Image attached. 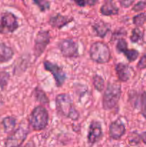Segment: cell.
Instances as JSON below:
<instances>
[{
    "label": "cell",
    "instance_id": "obj_33",
    "mask_svg": "<svg viewBox=\"0 0 146 147\" xmlns=\"http://www.w3.org/2000/svg\"><path fill=\"white\" fill-rule=\"evenodd\" d=\"M24 147H35V144H34V142L32 141H29L27 144H26L25 146Z\"/></svg>",
    "mask_w": 146,
    "mask_h": 147
},
{
    "label": "cell",
    "instance_id": "obj_10",
    "mask_svg": "<svg viewBox=\"0 0 146 147\" xmlns=\"http://www.w3.org/2000/svg\"><path fill=\"white\" fill-rule=\"evenodd\" d=\"M102 125L97 121H92L90 123L87 133V142L90 145H93L98 142L102 137Z\"/></svg>",
    "mask_w": 146,
    "mask_h": 147
},
{
    "label": "cell",
    "instance_id": "obj_16",
    "mask_svg": "<svg viewBox=\"0 0 146 147\" xmlns=\"http://www.w3.org/2000/svg\"><path fill=\"white\" fill-rule=\"evenodd\" d=\"M2 125L5 133H12L16 126V119L12 116H7L2 120Z\"/></svg>",
    "mask_w": 146,
    "mask_h": 147
},
{
    "label": "cell",
    "instance_id": "obj_31",
    "mask_svg": "<svg viewBox=\"0 0 146 147\" xmlns=\"http://www.w3.org/2000/svg\"><path fill=\"white\" fill-rule=\"evenodd\" d=\"M135 1L133 0H124V1H120V5L122 6L123 7H125V8H127L130 6H131L132 4L134 3Z\"/></svg>",
    "mask_w": 146,
    "mask_h": 147
},
{
    "label": "cell",
    "instance_id": "obj_20",
    "mask_svg": "<svg viewBox=\"0 0 146 147\" xmlns=\"http://www.w3.org/2000/svg\"><path fill=\"white\" fill-rule=\"evenodd\" d=\"M143 33L142 32L141 30L139 28H135L132 31V34L130 36V39L133 42H138L139 41H140L143 39Z\"/></svg>",
    "mask_w": 146,
    "mask_h": 147
},
{
    "label": "cell",
    "instance_id": "obj_4",
    "mask_svg": "<svg viewBox=\"0 0 146 147\" xmlns=\"http://www.w3.org/2000/svg\"><path fill=\"white\" fill-rule=\"evenodd\" d=\"M49 122V114L47 109L38 106L33 109L29 117V123L35 131L43 130Z\"/></svg>",
    "mask_w": 146,
    "mask_h": 147
},
{
    "label": "cell",
    "instance_id": "obj_9",
    "mask_svg": "<svg viewBox=\"0 0 146 147\" xmlns=\"http://www.w3.org/2000/svg\"><path fill=\"white\" fill-rule=\"evenodd\" d=\"M62 55L65 57H76L78 56V45L71 39H64L58 44Z\"/></svg>",
    "mask_w": 146,
    "mask_h": 147
},
{
    "label": "cell",
    "instance_id": "obj_21",
    "mask_svg": "<svg viewBox=\"0 0 146 147\" xmlns=\"http://www.w3.org/2000/svg\"><path fill=\"white\" fill-rule=\"evenodd\" d=\"M123 54L125 55L129 62H134L139 56V52L135 49H127Z\"/></svg>",
    "mask_w": 146,
    "mask_h": 147
},
{
    "label": "cell",
    "instance_id": "obj_32",
    "mask_svg": "<svg viewBox=\"0 0 146 147\" xmlns=\"http://www.w3.org/2000/svg\"><path fill=\"white\" fill-rule=\"evenodd\" d=\"M140 140L146 145V131L143 132L140 135Z\"/></svg>",
    "mask_w": 146,
    "mask_h": 147
},
{
    "label": "cell",
    "instance_id": "obj_29",
    "mask_svg": "<svg viewBox=\"0 0 146 147\" xmlns=\"http://www.w3.org/2000/svg\"><path fill=\"white\" fill-rule=\"evenodd\" d=\"M137 67L139 70H144L146 68V55L142 56L141 58L137 63Z\"/></svg>",
    "mask_w": 146,
    "mask_h": 147
},
{
    "label": "cell",
    "instance_id": "obj_2",
    "mask_svg": "<svg viewBox=\"0 0 146 147\" xmlns=\"http://www.w3.org/2000/svg\"><path fill=\"white\" fill-rule=\"evenodd\" d=\"M121 86L117 83H109L104 92L102 106L104 110H111L118 103L121 96Z\"/></svg>",
    "mask_w": 146,
    "mask_h": 147
},
{
    "label": "cell",
    "instance_id": "obj_25",
    "mask_svg": "<svg viewBox=\"0 0 146 147\" xmlns=\"http://www.w3.org/2000/svg\"><path fill=\"white\" fill-rule=\"evenodd\" d=\"M140 112L146 119V92H143L140 97Z\"/></svg>",
    "mask_w": 146,
    "mask_h": 147
},
{
    "label": "cell",
    "instance_id": "obj_23",
    "mask_svg": "<svg viewBox=\"0 0 146 147\" xmlns=\"http://www.w3.org/2000/svg\"><path fill=\"white\" fill-rule=\"evenodd\" d=\"M9 74L6 71L0 72V88L4 89L8 84L9 80Z\"/></svg>",
    "mask_w": 146,
    "mask_h": 147
},
{
    "label": "cell",
    "instance_id": "obj_27",
    "mask_svg": "<svg viewBox=\"0 0 146 147\" xmlns=\"http://www.w3.org/2000/svg\"><path fill=\"white\" fill-rule=\"evenodd\" d=\"M140 135L137 134L136 132H133L130 135L128 138V141L130 144L133 145V144H137L140 142Z\"/></svg>",
    "mask_w": 146,
    "mask_h": 147
},
{
    "label": "cell",
    "instance_id": "obj_19",
    "mask_svg": "<svg viewBox=\"0 0 146 147\" xmlns=\"http://www.w3.org/2000/svg\"><path fill=\"white\" fill-rule=\"evenodd\" d=\"M93 85L97 91L102 92L104 88V80L102 76L96 74L93 76Z\"/></svg>",
    "mask_w": 146,
    "mask_h": 147
},
{
    "label": "cell",
    "instance_id": "obj_22",
    "mask_svg": "<svg viewBox=\"0 0 146 147\" xmlns=\"http://www.w3.org/2000/svg\"><path fill=\"white\" fill-rule=\"evenodd\" d=\"M133 24L137 27L142 26L146 22V13H140L133 17Z\"/></svg>",
    "mask_w": 146,
    "mask_h": 147
},
{
    "label": "cell",
    "instance_id": "obj_8",
    "mask_svg": "<svg viewBox=\"0 0 146 147\" xmlns=\"http://www.w3.org/2000/svg\"><path fill=\"white\" fill-rule=\"evenodd\" d=\"M43 65H44L45 70L47 71L50 72L52 74L57 87H61L64 84V81L67 78V76H66L63 69L60 67L58 65L54 64L51 62L47 61V60L43 62Z\"/></svg>",
    "mask_w": 146,
    "mask_h": 147
},
{
    "label": "cell",
    "instance_id": "obj_17",
    "mask_svg": "<svg viewBox=\"0 0 146 147\" xmlns=\"http://www.w3.org/2000/svg\"><path fill=\"white\" fill-rule=\"evenodd\" d=\"M93 28H94V30L95 31L97 35L100 37H104L107 33V32L110 30L108 24L103 22L96 23L94 27H93Z\"/></svg>",
    "mask_w": 146,
    "mask_h": 147
},
{
    "label": "cell",
    "instance_id": "obj_5",
    "mask_svg": "<svg viewBox=\"0 0 146 147\" xmlns=\"http://www.w3.org/2000/svg\"><path fill=\"white\" fill-rule=\"evenodd\" d=\"M28 134V126L21 123L19 126L7 138L4 142V147H20L27 139Z\"/></svg>",
    "mask_w": 146,
    "mask_h": 147
},
{
    "label": "cell",
    "instance_id": "obj_26",
    "mask_svg": "<svg viewBox=\"0 0 146 147\" xmlns=\"http://www.w3.org/2000/svg\"><path fill=\"white\" fill-rule=\"evenodd\" d=\"M34 3L38 6L41 11H46V10L49 9L50 7V2L47 1H34Z\"/></svg>",
    "mask_w": 146,
    "mask_h": 147
},
{
    "label": "cell",
    "instance_id": "obj_30",
    "mask_svg": "<svg viewBox=\"0 0 146 147\" xmlns=\"http://www.w3.org/2000/svg\"><path fill=\"white\" fill-rule=\"evenodd\" d=\"M75 4H77V5L80 6V7H85L87 4H88L89 6L90 5H94V4L97 3V1H74Z\"/></svg>",
    "mask_w": 146,
    "mask_h": 147
},
{
    "label": "cell",
    "instance_id": "obj_15",
    "mask_svg": "<svg viewBox=\"0 0 146 147\" xmlns=\"http://www.w3.org/2000/svg\"><path fill=\"white\" fill-rule=\"evenodd\" d=\"M14 56V51L10 47L4 43H0V63H4L9 61Z\"/></svg>",
    "mask_w": 146,
    "mask_h": 147
},
{
    "label": "cell",
    "instance_id": "obj_28",
    "mask_svg": "<svg viewBox=\"0 0 146 147\" xmlns=\"http://www.w3.org/2000/svg\"><path fill=\"white\" fill-rule=\"evenodd\" d=\"M146 7V1H140L136 3L134 6H133L132 9L135 11H140L144 9Z\"/></svg>",
    "mask_w": 146,
    "mask_h": 147
},
{
    "label": "cell",
    "instance_id": "obj_24",
    "mask_svg": "<svg viewBox=\"0 0 146 147\" xmlns=\"http://www.w3.org/2000/svg\"><path fill=\"white\" fill-rule=\"evenodd\" d=\"M116 49L120 53H124L127 50V43L124 39H120L116 45Z\"/></svg>",
    "mask_w": 146,
    "mask_h": 147
},
{
    "label": "cell",
    "instance_id": "obj_11",
    "mask_svg": "<svg viewBox=\"0 0 146 147\" xmlns=\"http://www.w3.org/2000/svg\"><path fill=\"white\" fill-rule=\"evenodd\" d=\"M125 126L120 119L112 122L109 127L110 136L112 139H116V140L120 139L125 134Z\"/></svg>",
    "mask_w": 146,
    "mask_h": 147
},
{
    "label": "cell",
    "instance_id": "obj_14",
    "mask_svg": "<svg viewBox=\"0 0 146 147\" xmlns=\"http://www.w3.org/2000/svg\"><path fill=\"white\" fill-rule=\"evenodd\" d=\"M100 13L104 16L117 15L119 13V9L113 1H107L100 7Z\"/></svg>",
    "mask_w": 146,
    "mask_h": 147
},
{
    "label": "cell",
    "instance_id": "obj_6",
    "mask_svg": "<svg viewBox=\"0 0 146 147\" xmlns=\"http://www.w3.org/2000/svg\"><path fill=\"white\" fill-rule=\"evenodd\" d=\"M19 24L17 18L11 12H5L0 19V33L9 34L12 33L18 28Z\"/></svg>",
    "mask_w": 146,
    "mask_h": 147
},
{
    "label": "cell",
    "instance_id": "obj_3",
    "mask_svg": "<svg viewBox=\"0 0 146 147\" xmlns=\"http://www.w3.org/2000/svg\"><path fill=\"white\" fill-rule=\"evenodd\" d=\"M90 58L94 63L104 64L110 61L111 54L107 44L103 42H95L92 43L90 48Z\"/></svg>",
    "mask_w": 146,
    "mask_h": 147
},
{
    "label": "cell",
    "instance_id": "obj_1",
    "mask_svg": "<svg viewBox=\"0 0 146 147\" xmlns=\"http://www.w3.org/2000/svg\"><path fill=\"white\" fill-rule=\"evenodd\" d=\"M55 103L56 109L61 116L72 121H77L80 118V113L74 107L72 99L69 94L61 93L57 95Z\"/></svg>",
    "mask_w": 146,
    "mask_h": 147
},
{
    "label": "cell",
    "instance_id": "obj_13",
    "mask_svg": "<svg viewBox=\"0 0 146 147\" xmlns=\"http://www.w3.org/2000/svg\"><path fill=\"white\" fill-rule=\"evenodd\" d=\"M115 72L119 80L121 82H127L131 77L133 70L129 65L120 63L116 65Z\"/></svg>",
    "mask_w": 146,
    "mask_h": 147
},
{
    "label": "cell",
    "instance_id": "obj_7",
    "mask_svg": "<svg viewBox=\"0 0 146 147\" xmlns=\"http://www.w3.org/2000/svg\"><path fill=\"white\" fill-rule=\"evenodd\" d=\"M50 42V33L45 30H40L38 32L34 40V52L36 57H38L42 54L46 47Z\"/></svg>",
    "mask_w": 146,
    "mask_h": 147
},
{
    "label": "cell",
    "instance_id": "obj_12",
    "mask_svg": "<svg viewBox=\"0 0 146 147\" xmlns=\"http://www.w3.org/2000/svg\"><path fill=\"white\" fill-rule=\"evenodd\" d=\"M73 20L72 17L68 16L62 15L60 14H57L54 16H52L49 20V24L54 28L61 29L67 24L71 22Z\"/></svg>",
    "mask_w": 146,
    "mask_h": 147
},
{
    "label": "cell",
    "instance_id": "obj_18",
    "mask_svg": "<svg viewBox=\"0 0 146 147\" xmlns=\"http://www.w3.org/2000/svg\"><path fill=\"white\" fill-rule=\"evenodd\" d=\"M34 92V96H35V98L37 101L42 103V104H47V103H49L48 97H47V95L45 94V93L42 90H41L39 88H37Z\"/></svg>",
    "mask_w": 146,
    "mask_h": 147
}]
</instances>
